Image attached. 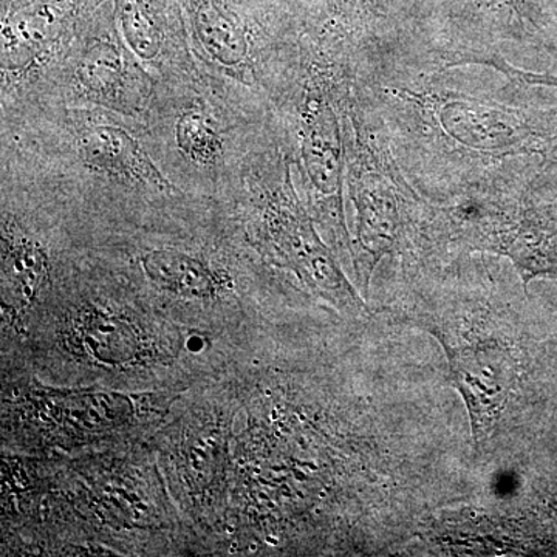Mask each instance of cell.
I'll return each mask as SVG.
<instances>
[{
	"instance_id": "7",
	"label": "cell",
	"mask_w": 557,
	"mask_h": 557,
	"mask_svg": "<svg viewBox=\"0 0 557 557\" xmlns=\"http://www.w3.org/2000/svg\"><path fill=\"white\" fill-rule=\"evenodd\" d=\"M126 78V65L119 47L110 40H97L81 58L78 81L84 90L100 100L119 97Z\"/></svg>"
},
{
	"instance_id": "6",
	"label": "cell",
	"mask_w": 557,
	"mask_h": 557,
	"mask_svg": "<svg viewBox=\"0 0 557 557\" xmlns=\"http://www.w3.org/2000/svg\"><path fill=\"white\" fill-rule=\"evenodd\" d=\"M121 32L137 57L152 61L163 49L164 20L161 0H116Z\"/></svg>"
},
{
	"instance_id": "8",
	"label": "cell",
	"mask_w": 557,
	"mask_h": 557,
	"mask_svg": "<svg viewBox=\"0 0 557 557\" xmlns=\"http://www.w3.org/2000/svg\"><path fill=\"white\" fill-rule=\"evenodd\" d=\"M175 139L183 156L200 166H211L222 156V138L214 123L197 110H189L180 116Z\"/></svg>"
},
{
	"instance_id": "3",
	"label": "cell",
	"mask_w": 557,
	"mask_h": 557,
	"mask_svg": "<svg viewBox=\"0 0 557 557\" xmlns=\"http://www.w3.org/2000/svg\"><path fill=\"white\" fill-rule=\"evenodd\" d=\"M194 33L209 57L231 72L248 64L247 24L234 0H186Z\"/></svg>"
},
{
	"instance_id": "4",
	"label": "cell",
	"mask_w": 557,
	"mask_h": 557,
	"mask_svg": "<svg viewBox=\"0 0 557 557\" xmlns=\"http://www.w3.org/2000/svg\"><path fill=\"white\" fill-rule=\"evenodd\" d=\"M304 161L314 186L336 190L341 180V139L335 113L324 102L309 100L304 112Z\"/></svg>"
},
{
	"instance_id": "10",
	"label": "cell",
	"mask_w": 557,
	"mask_h": 557,
	"mask_svg": "<svg viewBox=\"0 0 557 557\" xmlns=\"http://www.w3.org/2000/svg\"><path fill=\"white\" fill-rule=\"evenodd\" d=\"M485 2L504 3L531 24L539 25V22H541V11L534 5L533 0H485Z\"/></svg>"
},
{
	"instance_id": "9",
	"label": "cell",
	"mask_w": 557,
	"mask_h": 557,
	"mask_svg": "<svg viewBox=\"0 0 557 557\" xmlns=\"http://www.w3.org/2000/svg\"><path fill=\"white\" fill-rule=\"evenodd\" d=\"M87 344L102 361L120 362L132 358L134 333L121 322L94 318L87 325Z\"/></svg>"
},
{
	"instance_id": "2",
	"label": "cell",
	"mask_w": 557,
	"mask_h": 557,
	"mask_svg": "<svg viewBox=\"0 0 557 557\" xmlns=\"http://www.w3.org/2000/svg\"><path fill=\"white\" fill-rule=\"evenodd\" d=\"M78 152L86 166L109 177L129 180L161 190L172 189L170 180L161 174L137 139L120 127L97 124L84 131L78 139Z\"/></svg>"
},
{
	"instance_id": "5",
	"label": "cell",
	"mask_w": 557,
	"mask_h": 557,
	"mask_svg": "<svg viewBox=\"0 0 557 557\" xmlns=\"http://www.w3.org/2000/svg\"><path fill=\"white\" fill-rule=\"evenodd\" d=\"M143 269L153 284L189 298H208L218 288L214 273L183 252H149L143 258Z\"/></svg>"
},
{
	"instance_id": "1",
	"label": "cell",
	"mask_w": 557,
	"mask_h": 557,
	"mask_svg": "<svg viewBox=\"0 0 557 557\" xmlns=\"http://www.w3.org/2000/svg\"><path fill=\"white\" fill-rule=\"evenodd\" d=\"M449 351L454 384L467 401L475 445L493 434L512 384V361L497 344H478Z\"/></svg>"
},
{
	"instance_id": "11",
	"label": "cell",
	"mask_w": 557,
	"mask_h": 557,
	"mask_svg": "<svg viewBox=\"0 0 557 557\" xmlns=\"http://www.w3.org/2000/svg\"><path fill=\"white\" fill-rule=\"evenodd\" d=\"M355 2H359V0H355Z\"/></svg>"
}]
</instances>
